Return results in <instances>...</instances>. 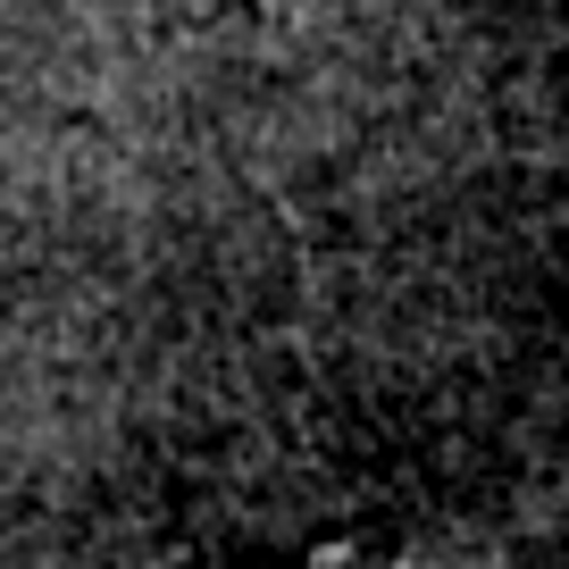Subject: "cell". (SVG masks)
I'll use <instances>...</instances> for the list:
<instances>
[{
  "label": "cell",
  "mask_w": 569,
  "mask_h": 569,
  "mask_svg": "<svg viewBox=\"0 0 569 569\" xmlns=\"http://www.w3.org/2000/svg\"><path fill=\"white\" fill-rule=\"evenodd\" d=\"M327 569H410V561H327Z\"/></svg>",
  "instance_id": "cell-1"
}]
</instances>
